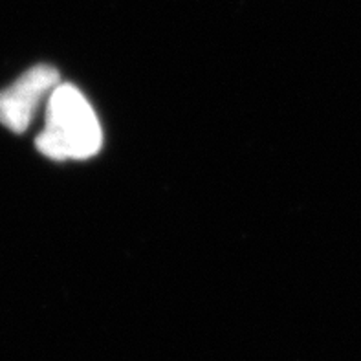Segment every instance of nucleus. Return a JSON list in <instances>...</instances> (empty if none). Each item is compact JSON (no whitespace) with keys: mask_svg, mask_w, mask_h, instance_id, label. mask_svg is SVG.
<instances>
[{"mask_svg":"<svg viewBox=\"0 0 361 361\" xmlns=\"http://www.w3.org/2000/svg\"><path fill=\"white\" fill-rule=\"evenodd\" d=\"M103 143L99 119L82 96L68 82H61L48 97L46 123L35 140L37 151L50 160H87Z\"/></svg>","mask_w":361,"mask_h":361,"instance_id":"f257e3e1","label":"nucleus"},{"mask_svg":"<svg viewBox=\"0 0 361 361\" xmlns=\"http://www.w3.org/2000/svg\"><path fill=\"white\" fill-rule=\"evenodd\" d=\"M61 85L57 68L50 64H37L6 90H0V123L11 133L23 134L35 118L42 101Z\"/></svg>","mask_w":361,"mask_h":361,"instance_id":"f03ea898","label":"nucleus"}]
</instances>
